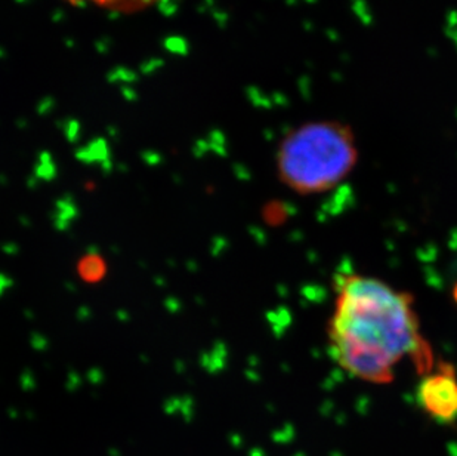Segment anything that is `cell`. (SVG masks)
I'll return each mask as SVG.
<instances>
[{"label": "cell", "mask_w": 457, "mask_h": 456, "mask_svg": "<svg viewBox=\"0 0 457 456\" xmlns=\"http://www.w3.org/2000/svg\"><path fill=\"white\" fill-rule=\"evenodd\" d=\"M329 342L340 368L370 384L393 382L404 359L413 360L419 373L433 368L413 296L369 276L338 277Z\"/></svg>", "instance_id": "1"}, {"label": "cell", "mask_w": 457, "mask_h": 456, "mask_svg": "<svg viewBox=\"0 0 457 456\" xmlns=\"http://www.w3.org/2000/svg\"><path fill=\"white\" fill-rule=\"evenodd\" d=\"M359 160L352 130L339 121L299 126L283 140L277 154L280 180L300 196L333 190Z\"/></svg>", "instance_id": "2"}, {"label": "cell", "mask_w": 457, "mask_h": 456, "mask_svg": "<svg viewBox=\"0 0 457 456\" xmlns=\"http://www.w3.org/2000/svg\"><path fill=\"white\" fill-rule=\"evenodd\" d=\"M417 403L426 416L438 424L451 425L457 421V375L447 363L423 376L417 387Z\"/></svg>", "instance_id": "3"}, {"label": "cell", "mask_w": 457, "mask_h": 456, "mask_svg": "<svg viewBox=\"0 0 457 456\" xmlns=\"http://www.w3.org/2000/svg\"><path fill=\"white\" fill-rule=\"evenodd\" d=\"M74 5H95L117 12H138L151 6L157 0H69Z\"/></svg>", "instance_id": "4"}]
</instances>
